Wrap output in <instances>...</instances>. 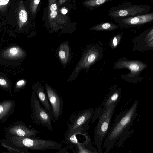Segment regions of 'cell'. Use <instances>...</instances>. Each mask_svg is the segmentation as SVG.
I'll return each instance as SVG.
<instances>
[{"instance_id": "6da1fadb", "label": "cell", "mask_w": 153, "mask_h": 153, "mask_svg": "<svg viewBox=\"0 0 153 153\" xmlns=\"http://www.w3.org/2000/svg\"><path fill=\"white\" fill-rule=\"evenodd\" d=\"M139 102L136 100L128 109L122 111L115 118L107 137L104 140L103 146L108 153L113 148L117 140L127 134L137 115Z\"/></svg>"}, {"instance_id": "7a4b0ae2", "label": "cell", "mask_w": 153, "mask_h": 153, "mask_svg": "<svg viewBox=\"0 0 153 153\" xmlns=\"http://www.w3.org/2000/svg\"><path fill=\"white\" fill-rule=\"evenodd\" d=\"M11 146L28 150L44 151L47 149L60 150L62 145L56 141L36 138L22 137L13 136L6 137L2 140Z\"/></svg>"}, {"instance_id": "3957f363", "label": "cell", "mask_w": 153, "mask_h": 153, "mask_svg": "<svg viewBox=\"0 0 153 153\" xmlns=\"http://www.w3.org/2000/svg\"><path fill=\"white\" fill-rule=\"evenodd\" d=\"M116 106L114 104H112L102 108L94 131V140L97 147V153L102 152V142L109 131L112 117Z\"/></svg>"}, {"instance_id": "277c9868", "label": "cell", "mask_w": 153, "mask_h": 153, "mask_svg": "<svg viewBox=\"0 0 153 153\" xmlns=\"http://www.w3.org/2000/svg\"><path fill=\"white\" fill-rule=\"evenodd\" d=\"M94 113V109L89 108L73 114L69 119L64 134L76 133L83 135L87 132Z\"/></svg>"}, {"instance_id": "5b68a950", "label": "cell", "mask_w": 153, "mask_h": 153, "mask_svg": "<svg viewBox=\"0 0 153 153\" xmlns=\"http://www.w3.org/2000/svg\"><path fill=\"white\" fill-rule=\"evenodd\" d=\"M151 10V7L148 5L136 4L130 1H126L111 8L108 15L112 18L129 17L147 14Z\"/></svg>"}, {"instance_id": "8992f818", "label": "cell", "mask_w": 153, "mask_h": 153, "mask_svg": "<svg viewBox=\"0 0 153 153\" xmlns=\"http://www.w3.org/2000/svg\"><path fill=\"white\" fill-rule=\"evenodd\" d=\"M30 116L33 123L45 127L53 131L51 117L33 92L31 99Z\"/></svg>"}, {"instance_id": "52a82bcc", "label": "cell", "mask_w": 153, "mask_h": 153, "mask_svg": "<svg viewBox=\"0 0 153 153\" xmlns=\"http://www.w3.org/2000/svg\"><path fill=\"white\" fill-rule=\"evenodd\" d=\"M39 132L36 129L28 128L23 122L18 121L6 128L4 134L6 137L15 136L36 138Z\"/></svg>"}, {"instance_id": "ba28073f", "label": "cell", "mask_w": 153, "mask_h": 153, "mask_svg": "<svg viewBox=\"0 0 153 153\" xmlns=\"http://www.w3.org/2000/svg\"><path fill=\"white\" fill-rule=\"evenodd\" d=\"M113 19L122 28L139 26L153 21V12L134 16L114 17Z\"/></svg>"}, {"instance_id": "9c48e42d", "label": "cell", "mask_w": 153, "mask_h": 153, "mask_svg": "<svg viewBox=\"0 0 153 153\" xmlns=\"http://www.w3.org/2000/svg\"><path fill=\"white\" fill-rule=\"evenodd\" d=\"M45 89L53 111V117L55 122L58 121L63 114L64 101L62 97L53 88L47 85Z\"/></svg>"}, {"instance_id": "30bf717a", "label": "cell", "mask_w": 153, "mask_h": 153, "mask_svg": "<svg viewBox=\"0 0 153 153\" xmlns=\"http://www.w3.org/2000/svg\"><path fill=\"white\" fill-rule=\"evenodd\" d=\"M48 17L50 24L53 27L64 24L68 20L67 17L61 12L57 0H48Z\"/></svg>"}, {"instance_id": "8fae6325", "label": "cell", "mask_w": 153, "mask_h": 153, "mask_svg": "<svg viewBox=\"0 0 153 153\" xmlns=\"http://www.w3.org/2000/svg\"><path fill=\"white\" fill-rule=\"evenodd\" d=\"M34 90L33 92L50 115L52 121L55 123V122L53 118L52 108L47 94L45 93L44 88L42 87L39 86L35 87Z\"/></svg>"}, {"instance_id": "7c38bea8", "label": "cell", "mask_w": 153, "mask_h": 153, "mask_svg": "<svg viewBox=\"0 0 153 153\" xmlns=\"http://www.w3.org/2000/svg\"><path fill=\"white\" fill-rule=\"evenodd\" d=\"M16 106L14 101L10 99L0 102V122L7 120L13 112Z\"/></svg>"}, {"instance_id": "4fadbf2b", "label": "cell", "mask_w": 153, "mask_h": 153, "mask_svg": "<svg viewBox=\"0 0 153 153\" xmlns=\"http://www.w3.org/2000/svg\"><path fill=\"white\" fill-rule=\"evenodd\" d=\"M86 138L85 141L78 143L75 147L78 153H97V151L92 145L89 136L86 132L83 135Z\"/></svg>"}, {"instance_id": "5bb4252c", "label": "cell", "mask_w": 153, "mask_h": 153, "mask_svg": "<svg viewBox=\"0 0 153 153\" xmlns=\"http://www.w3.org/2000/svg\"><path fill=\"white\" fill-rule=\"evenodd\" d=\"M121 95V93L119 89H116L110 91L108 96L103 102V108H105L112 104L117 105L120 100Z\"/></svg>"}, {"instance_id": "9a60e30c", "label": "cell", "mask_w": 153, "mask_h": 153, "mask_svg": "<svg viewBox=\"0 0 153 153\" xmlns=\"http://www.w3.org/2000/svg\"><path fill=\"white\" fill-rule=\"evenodd\" d=\"M119 27L111 22H104L97 25L91 29L97 31H104L113 30L118 28Z\"/></svg>"}, {"instance_id": "2e32d148", "label": "cell", "mask_w": 153, "mask_h": 153, "mask_svg": "<svg viewBox=\"0 0 153 153\" xmlns=\"http://www.w3.org/2000/svg\"><path fill=\"white\" fill-rule=\"evenodd\" d=\"M113 0H86L84 5L90 9L95 8L107 2Z\"/></svg>"}, {"instance_id": "e0dca14e", "label": "cell", "mask_w": 153, "mask_h": 153, "mask_svg": "<svg viewBox=\"0 0 153 153\" xmlns=\"http://www.w3.org/2000/svg\"><path fill=\"white\" fill-rule=\"evenodd\" d=\"M0 143L2 146L6 148L8 151L9 153H30L29 150L22 148L15 147L9 145L2 140L0 141Z\"/></svg>"}, {"instance_id": "ac0fdd59", "label": "cell", "mask_w": 153, "mask_h": 153, "mask_svg": "<svg viewBox=\"0 0 153 153\" xmlns=\"http://www.w3.org/2000/svg\"><path fill=\"white\" fill-rule=\"evenodd\" d=\"M19 18L20 22L22 24L26 22L28 19L27 12L25 9L21 10L19 13Z\"/></svg>"}, {"instance_id": "d6986e66", "label": "cell", "mask_w": 153, "mask_h": 153, "mask_svg": "<svg viewBox=\"0 0 153 153\" xmlns=\"http://www.w3.org/2000/svg\"><path fill=\"white\" fill-rule=\"evenodd\" d=\"M40 0H31L30 9L33 14L36 13Z\"/></svg>"}, {"instance_id": "ffe728a7", "label": "cell", "mask_w": 153, "mask_h": 153, "mask_svg": "<svg viewBox=\"0 0 153 153\" xmlns=\"http://www.w3.org/2000/svg\"><path fill=\"white\" fill-rule=\"evenodd\" d=\"M19 49L16 47H13L10 49L9 51V54L10 56L14 57L19 54Z\"/></svg>"}, {"instance_id": "44dd1931", "label": "cell", "mask_w": 153, "mask_h": 153, "mask_svg": "<svg viewBox=\"0 0 153 153\" xmlns=\"http://www.w3.org/2000/svg\"><path fill=\"white\" fill-rule=\"evenodd\" d=\"M25 82L23 80H20L18 81L16 84V90L22 88L25 84Z\"/></svg>"}, {"instance_id": "7402d4cb", "label": "cell", "mask_w": 153, "mask_h": 153, "mask_svg": "<svg viewBox=\"0 0 153 153\" xmlns=\"http://www.w3.org/2000/svg\"><path fill=\"white\" fill-rule=\"evenodd\" d=\"M59 56L60 59L62 61L66 59V54L65 51L61 50L59 53Z\"/></svg>"}, {"instance_id": "603a6c76", "label": "cell", "mask_w": 153, "mask_h": 153, "mask_svg": "<svg viewBox=\"0 0 153 153\" xmlns=\"http://www.w3.org/2000/svg\"><path fill=\"white\" fill-rule=\"evenodd\" d=\"M95 58V56L94 54L90 55L88 58V61L89 63H91L93 62Z\"/></svg>"}, {"instance_id": "cb8c5ba5", "label": "cell", "mask_w": 153, "mask_h": 153, "mask_svg": "<svg viewBox=\"0 0 153 153\" xmlns=\"http://www.w3.org/2000/svg\"><path fill=\"white\" fill-rule=\"evenodd\" d=\"M9 0H0V6H4L9 2Z\"/></svg>"}, {"instance_id": "d4e9b609", "label": "cell", "mask_w": 153, "mask_h": 153, "mask_svg": "<svg viewBox=\"0 0 153 153\" xmlns=\"http://www.w3.org/2000/svg\"><path fill=\"white\" fill-rule=\"evenodd\" d=\"M60 11L62 14L65 15L67 13L68 10L65 8H62L60 10Z\"/></svg>"}, {"instance_id": "484cf974", "label": "cell", "mask_w": 153, "mask_h": 153, "mask_svg": "<svg viewBox=\"0 0 153 153\" xmlns=\"http://www.w3.org/2000/svg\"><path fill=\"white\" fill-rule=\"evenodd\" d=\"M67 0H59L57 2L58 6H59L65 3Z\"/></svg>"}, {"instance_id": "4316f807", "label": "cell", "mask_w": 153, "mask_h": 153, "mask_svg": "<svg viewBox=\"0 0 153 153\" xmlns=\"http://www.w3.org/2000/svg\"><path fill=\"white\" fill-rule=\"evenodd\" d=\"M113 44L114 46H116L117 44V39L116 37H114L113 39Z\"/></svg>"}]
</instances>
